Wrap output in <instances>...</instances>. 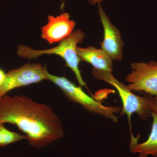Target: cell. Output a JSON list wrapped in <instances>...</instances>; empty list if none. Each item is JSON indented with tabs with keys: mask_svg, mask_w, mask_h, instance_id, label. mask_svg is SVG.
I'll list each match as a JSON object with an SVG mask.
<instances>
[{
	"mask_svg": "<svg viewBox=\"0 0 157 157\" xmlns=\"http://www.w3.org/2000/svg\"><path fill=\"white\" fill-rule=\"evenodd\" d=\"M92 73L96 79L111 85L117 90L123 105L121 115L126 114L130 124L131 116L135 113H137L142 121L146 120L151 114V111L149 108L150 98L135 94L127 86L124 85L116 78L112 73L94 68L92 70Z\"/></svg>",
	"mask_w": 157,
	"mask_h": 157,
	"instance_id": "obj_4",
	"label": "cell"
},
{
	"mask_svg": "<svg viewBox=\"0 0 157 157\" xmlns=\"http://www.w3.org/2000/svg\"><path fill=\"white\" fill-rule=\"evenodd\" d=\"M23 140H28L25 135L10 131L6 128L4 123L0 122V147Z\"/></svg>",
	"mask_w": 157,
	"mask_h": 157,
	"instance_id": "obj_11",
	"label": "cell"
},
{
	"mask_svg": "<svg viewBox=\"0 0 157 157\" xmlns=\"http://www.w3.org/2000/svg\"><path fill=\"white\" fill-rule=\"evenodd\" d=\"M46 66L40 63L26 64L21 67L10 70L0 86V98L7 94L11 90L29 85L38 83L46 79Z\"/></svg>",
	"mask_w": 157,
	"mask_h": 157,
	"instance_id": "obj_6",
	"label": "cell"
},
{
	"mask_svg": "<svg viewBox=\"0 0 157 157\" xmlns=\"http://www.w3.org/2000/svg\"><path fill=\"white\" fill-rule=\"evenodd\" d=\"M131 67L132 71L125 78L130 90L149 94L157 99V62H135Z\"/></svg>",
	"mask_w": 157,
	"mask_h": 157,
	"instance_id": "obj_5",
	"label": "cell"
},
{
	"mask_svg": "<svg viewBox=\"0 0 157 157\" xmlns=\"http://www.w3.org/2000/svg\"><path fill=\"white\" fill-rule=\"evenodd\" d=\"M45 76L47 80L52 82L59 88L70 101L80 104L93 113L103 116L114 122L117 121L118 117L116 114L120 112L121 107L104 106L84 92L81 87H78L64 76L52 75L47 70L45 72Z\"/></svg>",
	"mask_w": 157,
	"mask_h": 157,
	"instance_id": "obj_3",
	"label": "cell"
},
{
	"mask_svg": "<svg viewBox=\"0 0 157 157\" xmlns=\"http://www.w3.org/2000/svg\"><path fill=\"white\" fill-rule=\"evenodd\" d=\"M90 4L92 5H95L98 4L100 5L104 0H88Z\"/></svg>",
	"mask_w": 157,
	"mask_h": 157,
	"instance_id": "obj_14",
	"label": "cell"
},
{
	"mask_svg": "<svg viewBox=\"0 0 157 157\" xmlns=\"http://www.w3.org/2000/svg\"><path fill=\"white\" fill-rule=\"evenodd\" d=\"M6 73L5 71L0 68V86L3 84L5 81L6 77Z\"/></svg>",
	"mask_w": 157,
	"mask_h": 157,
	"instance_id": "obj_13",
	"label": "cell"
},
{
	"mask_svg": "<svg viewBox=\"0 0 157 157\" xmlns=\"http://www.w3.org/2000/svg\"><path fill=\"white\" fill-rule=\"evenodd\" d=\"M151 115L153 120L151 131L146 141L138 144L139 137L136 138L132 134L130 151L139 154V157H147L149 155L157 157V112H151Z\"/></svg>",
	"mask_w": 157,
	"mask_h": 157,
	"instance_id": "obj_10",
	"label": "cell"
},
{
	"mask_svg": "<svg viewBox=\"0 0 157 157\" xmlns=\"http://www.w3.org/2000/svg\"><path fill=\"white\" fill-rule=\"evenodd\" d=\"M75 25L76 23L70 19L67 12L56 17L49 15L48 23L41 29V36L50 44L60 42L72 33Z\"/></svg>",
	"mask_w": 157,
	"mask_h": 157,
	"instance_id": "obj_8",
	"label": "cell"
},
{
	"mask_svg": "<svg viewBox=\"0 0 157 157\" xmlns=\"http://www.w3.org/2000/svg\"><path fill=\"white\" fill-rule=\"evenodd\" d=\"M61 1H67V0H61Z\"/></svg>",
	"mask_w": 157,
	"mask_h": 157,
	"instance_id": "obj_15",
	"label": "cell"
},
{
	"mask_svg": "<svg viewBox=\"0 0 157 157\" xmlns=\"http://www.w3.org/2000/svg\"><path fill=\"white\" fill-rule=\"evenodd\" d=\"M149 108L151 112H157V99L150 98Z\"/></svg>",
	"mask_w": 157,
	"mask_h": 157,
	"instance_id": "obj_12",
	"label": "cell"
},
{
	"mask_svg": "<svg viewBox=\"0 0 157 157\" xmlns=\"http://www.w3.org/2000/svg\"><path fill=\"white\" fill-rule=\"evenodd\" d=\"M98 13L104 30V40L101 43V48L113 60H121L124 44L120 32L112 24L100 5L98 6Z\"/></svg>",
	"mask_w": 157,
	"mask_h": 157,
	"instance_id": "obj_7",
	"label": "cell"
},
{
	"mask_svg": "<svg viewBox=\"0 0 157 157\" xmlns=\"http://www.w3.org/2000/svg\"><path fill=\"white\" fill-rule=\"evenodd\" d=\"M85 37V34L83 31L78 29L60 42L56 47L45 50H35L28 46L21 45L17 47V54L21 57L29 59L37 58L44 54L59 56L64 60L66 66L74 73L79 84L81 86H85L86 82L78 68L81 59L76 51L77 45L82 42Z\"/></svg>",
	"mask_w": 157,
	"mask_h": 157,
	"instance_id": "obj_2",
	"label": "cell"
},
{
	"mask_svg": "<svg viewBox=\"0 0 157 157\" xmlns=\"http://www.w3.org/2000/svg\"><path fill=\"white\" fill-rule=\"evenodd\" d=\"M0 122L15 125L25 134L29 145L42 148L64 134L61 121L53 109L24 95L0 98Z\"/></svg>",
	"mask_w": 157,
	"mask_h": 157,
	"instance_id": "obj_1",
	"label": "cell"
},
{
	"mask_svg": "<svg viewBox=\"0 0 157 157\" xmlns=\"http://www.w3.org/2000/svg\"><path fill=\"white\" fill-rule=\"evenodd\" d=\"M77 54L81 60L90 64L94 69L112 73L113 59L101 48L90 47L81 48L77 46Z\"/></svg>",
	"mask_w": 157,
	"mask_h": 157,
	"instance_id": "obj_9",
	"label": "cell"
}]
</instances>
